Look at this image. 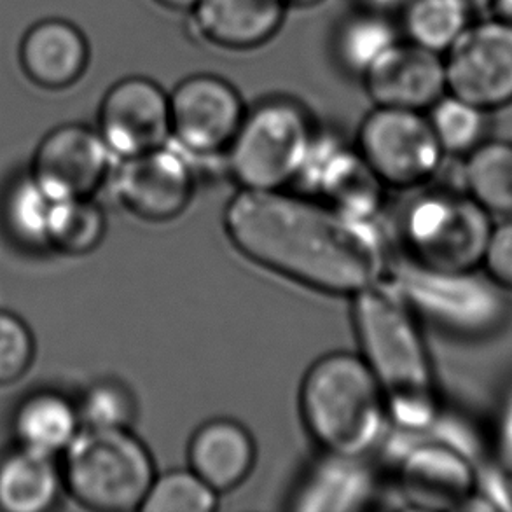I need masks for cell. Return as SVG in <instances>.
I'll use <instances>...</instances> for the list:
<instances>
[{
    "mask_svg": "<svg viewBox=\"0 0 512 512\" xmlns=\"http://www.w3.org/2000/svg\"><path fill=\"white\" fill-rule=\"evenodd\" d=\"M355 147L387 189L411 191L436 177L444 153L425 112L376 107L362 119Z\"/></svg>",
    "mask_w": 512,
    "mask_h": 512,
    "instance_id": "cell-8",
    "label": "cell"
},
{
    "mask_svg": "<svg viewBox=\"0 0 512 512\" xmlns=\"http://www.w3.org/2000/svg\"><path fill=\"white\" fill-rule=\"evenodd\" d=\"M114 161L98 130L63 125L42 139L30 175L53 200L93 198L114 172Z\"/></svg>",
    "mask_w": 512,
    "mask_h": 512,
    "instance_id": "cell-13",
    "label": "cell"
},
{
    "mask_svg": "<svg viewBox=\"0 0 512 512\" xmlns=\"http://www.w3.org/2000/svg\"><path fill=\"white\" fill-rule=\"evenodd\" d=\"M219 506V493L193 469H173L156 474L140 511L212 512Z\"/></svg>",
    "mask_w": 512,
    "mask_h": 512,
    "instance_id": "cell-29",
    "label": "cell"
},
{
    "mask_svg": "<svg viewBox=\"0 0 512 512\" xmlns=\"http://www.w3.org/2000/svg\"><path fill=\"white\" fill-rule=\"evenodd\" d=\"M76 404L81 427L132 429L137 418V399L132 388L112 378L90 385Z\"/></svg>",
    "mask_w": 512,
    "mask_h": 512,
    "instance_id": "cell-30",
    "label": "cell"
},
{
    "mask_svg": "<svg viewBox=\"0 0 512 512\" xmlns=\"http://www.w3.org/2000/svg\"><path fill=\"white\" fill-rule=\"evenodd\" d=\"M35 357L34 334L27 322L0 310V385L21 380Z\"/></svg>",
    "mask_w": 512,
    "mask_h": 512,
    "instance_id": "cell-31",
    "label": "cell"
},
{
    "mask_svg": "<svg viewBox=\"0 0 512 512\" xmlns=\"http://www.w3.org/2000/svg\"><path fill=\"white\" fill-rule=\"evenodd\" d=\"M107 219L91 198L55 200L49 219L48 247L67 256H84L104 240Z\"/></svg>",
    "mask_w": 512,
    "mask_h": 512,
    "instance_id": "cell-27",
    "label": "cell"
},
{
    "mask_svg": "<svg viewBox=\"0 0 512 512\" xmlns=\"http://www.w3.org/2000/svg\"><path fill=\"white\" fill-rule=\"evenodd\" d=\"M492 228L478 201L450 189L418 194L399 224L406 261L441 273L479 270Z\"/></svg>",
    "mask_w": 512,
    "mask_h": 512,
    "instance_id": "cell-6",
    "label": "cell"
},
{
    "mask_svg": "<svg viewBox=\"0 0 512 512\" xmlns=\"http://www.w3.org/2000/svg\"><path fill=\"white\" fill-rule=\"evenodd\" d=\"M373 472L364 457L326 453L313 464L292 495L296 511H360L373 500Z\"/></svg>",
    "mask_w": 512,
    "mask_h": 512,
    "instance_id": "cell-19",
    "label": "cell"
},
{
    "mask_svg": "<svg viewBox=\"0 0 512 512\" xmlns=\"http://www.w3.org/2000/svg\"><path fill=\"white\" fill-rule=\"evenodd\" d=\"M13 429L20 446L58 457L81 430L77 404L53 390L35 392L16 409Z\"/></svg>",
    "mask_w": 512,
    "mask_h": 512,
    "instance_id": "cell-22",
    "label": "cell"
},
{
    "mask_svg": "<svg viewBox=\"0 0 512 512\" xmlns=\"http://www.w3.org/2000/svg\"><path fill=\"white\" fill-rule=\"evenodd\" d=\"M224 228L242 256L313 291L355 296L388 268L371 222L285 189H240L226 207Z\"/></svg>",
    "mask_w": 512,
    "mask_h": 512,
    "instance_id": "cell-1",
    "label": "cell"
},
{
    "mask_svg": "<svg viewBox=\"0 0 512 512\" xmlns=\"http://www.w3.org/2000/svg\"><path fill=\"white\" fill-rule=\"evenodd\" d=\"M168 98L175 146L196 160L226 154L247 112L233 84L215 74H193L177 83Z\"/></svg>",
    "mask_w": 512,
    "mask_h": 512,
    "instance_id": "cell-9",
    "label": "cell"
},
{
    "mask_svg": "<svg viewBox=\"0 0 512 512\" xmlns=\"http://www.w3.org/2000/svg\"><path fill=\"white\" fill-rule=\"evenodd\" d=\"M444 156L465 158L488 140L490 112L446 93L425 112Z\"/></svg>",
    "mask_w": 512,
    "mask_h": 512,
    "instance_id": "cell-26",
    "label": "cell"
},
{
    "mask_svg": "<svg viewBox=\"0 0 512 512\" xmlns=\"http://www.w3.org/2000/svg\"><path fill=\"white\" fill-rule=\"evenodd\" d=\"M465 193L488 214L512 217V142L485 140L465 156Z\"/></svg>",
    "mask_w": 512,
    "mask_h": 512,
    "instance_id": "cell-23",
    "label": "cell"
},
{
    "mask_svg": "<svg viewBox=\"0 0 512 512\" xmlns=\"http://www.w3.org/2000/svg\"><path fill=\"white\" fill-rule=\"evenodd\" d=\"M500 450L507 465L512 464V392L502 408L499 423Z\"/></svg>",
    "mask_w": 512,
    "mask_h": 512,
    "instance_id": "cell-33",
    "label": "cell"
},
{
    "mask_svg": "<svg viewBox=\"0 0 512 512\" xmlns=\"http://www.w3.org/2000/svg\"><path fill=\"white\" fill-rule=\"evenodd\" d=\"M397 483L404 500L425 511L469 509L479 497L472 458L441 439L413 444L399 460Z\"/></svg>",
    "mask_w": 512,
    "mask_h": 512,
    "instance_id": "cell-15",
    "label": "cell"
},
{
    "mask_svg": "<svg viewBox=\"0 0 512 512\" xmlns=\"http://www.w3.org/2000/svg\"><path fill=\"white\" fill-rule=\"evenodd\" d=\"M62 490V464L55 455L18 444L0 457V511H49L60 500Z\"/></svg>",
    "mask_w": 512,
    "mask_h": 512,
    "instance_id": "cell-21",
    "label": "cell"
},
{
    "mask_svg": "<svg viewBox=\"0 0 512 512\" xmlns=\"http://www.w3.org/2000/svg\"><path fill=\"white\" fill-rule=\"evenodd\" d=\"M320 2H322V0H287V6L308 9V7L317 6Z\"/></svg>",
    "mask_w": 512,
    "mask_h": 512,
    "instance_id": "cell-39",
    "label": "cell"
},
{
    "mask_svg": "<svg viewBox=\"0 0 512 512\" xmlns=\"http://www.w3.org/2000/svg\"><path fill=\"white\" fill-rule=\"evenodd\" d=\"M98 132L116 160L167 146L172 140L167 91L149 77L121 79L105 93Z\"/></svg>",
    "mask_w": 512,
    "mask_h": 512,
    "instance_id": "cell-12",
    "label": "cell"
},
{
    "mask_svg": "<svg viewBox=\"0 0 512 512\" xmlns=\"http://www.w3.org/2000/svg\"><path fill=\"white\" fill-rule=\"evenodd\" d=\"M499 493L506 500V509H512V464L507 465L506 476L500 479Z\"/></svg>",
    "mask_w": 512,
    "mask_h": 512,
    "instance_id": "cell-38",
    "label": "cell"
},
{
    "mask_svg": "<svg viewBox=\"0 0 512 512\" xmlns=\"http://www.w3.org/2000/svg\"><path fill=\"white\" fill-rule=\"evenodd\" d=\"M355 2L362 11L390 16V13H394V11H401V7L404 6L406 0H355Z\"/></svg>",
    "mask_w": 512,
    "mask_h": 512,
    "instance_id": "cell-34",
    "label": "cell"
},
{
    "mask_svg": "<svg viewBox=\"0 0 512 512\" xmlns=\"http://www.w3.org/2000/svg\"><path fill=\"white\" fill-rule=\"evenodd\" d=\"M492 16L512 25V0H493Z\"/></svg>",
    "mask_w": 512,
    "mask_h": 512,
    "instance_id": "cell-37",
    "label": "cell"
},
{
    "mask_svg": "<svg viewBox=\"0 0 512 512\" xmlns=\"http://www.w3.org/2000/svg\"><path fill=\"white\" fill-rule=\"evenodd\" d=\"M285 4H287V0H285Z\"/></svg>",
    "mask_w": 512,
    "mask_h": 512,
    "instance_id": "cell-40",
    "label": "cell"
},
{
    "mask_svg": "<svg viewBox=\"0 0 512 512\" xmlns=\"http://www.w3.org/2000/svg\"><path fill=\"white\" fill-rule=\"evenodd\" d=\"M394 284L418 317L460 338L490 336L507 319L504 291L485 271L441 273L404 259Z\"/></svg>",
    "mask_w": 512,
    "mask_h": 512,
    "instance_id": "cell-7",
    "label": "cell"
},
{
    "mask_svg": "<svg viewBox=\"0 0 512 512\" xmlns=\"http://www.w3.org/2000/svg\"><path fill=\"white\" fill-rule=\"evenodd\" d=\"M360 79L376 107L427 112L448 93L444 55L406 39L388 48Z\"/></svg>",
    "mask_w": 512,
    "mask_h": 512,
    "instance_id": "cell-16",
    "label": "cell"
},
{
    "mask_svg": "<svg viewBox=\"0 0 512 512\" xmlns=\"http://www.w3.org/2000/svg\"><path fill=\"white\" fill-rule=\"evenodd\" d=\"M448 93L493 112L512 104V25L497 16L472 21L444 53Z\"/></svg>",
    "mask_w": 512,
    "mask_h": 512,
    "instance_id": "cell-10",
    "label": "cell"
},
{
    "mask_svg": "<svg viewBox=\"0 0 512 512\" xmlns=\"http://www.w3.org/2000/svg\"><path fill=\"white\" fill-rule=\"evenodd\" d=\"M317 128L305 105L289 97H268L247 109L226 151L231 179L240 189L278 191L298 182Z\"/></svg>",
    "mask_w": 512,
    "mask_h": 512,
    "instance_id": "cell-5",
    "label": "cell"
},
{
    "mask_svg": "<svg viewBox=\"0 0 512 512\" xmlns=\"http://www.w3.org/2000/svg\"><path fill=\"white\" fill-rule=\"evenodd\" d=\"M360 355L380 385L390 422L425 434L439 420V394L418 315L394 282L380 280L353 296Z\"/></svg>",
    "mask_w": 512,
    "mask_h": 512,
    "instance_id": "cell-2",
    "label": "cell"
},
{
    "mask_svg": "<svg viewBox=\"0 0 512 512\" xmlns=\"http://www.w3.org/2000/svg\"><path fill=\"white\" fill-rule=\"evenodd\" d=\"M62 455L65 490L91 511H140L156 478L153 453L132 429L81 427Z\"/></svg>",
    "mask_w": 512,
    "mask_h": 512,
    "instance_id": "cell-4",
    "label": "cell"
},
{
    "mask_svg": "<svg viewBox=\"0 0 512 512\" xmlns=\"http://www.w3.org/2000/svg\"><path fill=\"white\" fill-rule=\"evenodd\" d=\"M285 0H198L189 11L201 41L228 51L268 44L284 25Z\"/></svg>",
    "mask_w": 512,
    "mask_h": 512,
    "instance_id": "cell-17",
    "label": "cell"
},
{
    "mask_svg": "<svg viewBox=\"0 0 512 512\" xmlns=\"http://www.w3.org/2000/svg\"><path fill=\"white\" fill-rule=\"evenodd\" d=\"M312 198L341 214L371 222L385 203L387 186L378 179L357 147L317 132L305 168L299 175Z\"/></svg>",
    "mask_w": 512,
    "mask_h": 512,
    "instance_id": "cell-14",
    "label": "cell"
},
{
    "mask_svg": "<svg viewBox=\"0 0 512 512\" xmlns=\"http://www.w3.org/2000/svg\"><path fill=\"white\" fill-rule=\"evenodd\" d=\"M55 200L32 177L14 180L2 203L7 231L25 247H48L49 219ZM49 249V247H48Z\"/></svg>",
    "mask_w": 512,
    "mask_h": 512,
    "instance_id": "cell-28",
    "label": "cell"
},
{
    "mask_svg": "<svg viewBox=\"0 0 512 512\" xmlns=\"http://www.w3.org/2000/svg\"><path fill=\"white\" fill-rule=\"evenodd\" d=\"M90 46L83 32L65 20H46L28 30L21 44V63L34 83L65 88L83 76Z\"/></svg>",
    "mask_w": 512,
    "mask_h": 512,
    "instance_id": "cell-20",
    "label": "cell"
},
{
    "mask_svg": "<svg viewBox=\"0 0 512 512\" xmlns=\"http://www.w3.org/2000/svg\"><path fill=\"white\" fill-rule=\"evenodd\" d=\"M460 2L469 9V13L472 14L474 20L492 14L493 0H460Z\"/></svg>",
    "mask_w": 512,
    "mask_h": 512,
    "instance_id": "cell-35",
    "label": "cell"
},
{
    "mask_svg": "<svg viewBox=\"0 0 512 512\" xmlns=\"http://www.w3.org/2000/svg\"><path fill=\"white\" fill-rule=\"evenodd\" d=\"M399 13L406 41L441 55L474 21L460 0H406Z\"/></svg>",
    "mask_w": 512,
    "mask_h": 512,
    "instance_id": "cell-24",
    "label": "cell"
},
{
    "mask_svg": "<svg viewBox=\"0 0 512 512\" xmlns=\"http://www.w3.org/2000/svg\"><path fill=\"white\" fill-rule=\"evenodd\" d=\"M397 41L399 35L390 16L359 9L341 21L334 35V55L346 72L362 77Z\"/></svg>",
    "mask_w": 512,
    "mask_h": 512,
    "instance_id": "cell-25",
    "label": "cell"
},
{
    "mask_svg": "<svg viewBox=\"0 0 512 512\" xmlns=\"http://www.w3.org/2000/svg\"><path fill=\"white\" fill-rule=\"evenodd\" d=\"M114 193L119 203L146 222H170L186 212L196 191L189 154L163 146L118 160Z\"/></svg>",
    "mask_w": 512,
    "mask_h": 512,
    "instance_id": "cell-11",
    "label": "cell"
},
{
    "mask_svg": "<svg viewBox=\"0 0 512 512\" xmlns=\"http://www.w3.org/2000/svg\"><path fill=\"white\" fill-rule=\"evenodd\" d=\"M187 458L189 469L221 495L249 479L257 460L256 441L242 423L215 418L194 432Z\"/></svg>",
    "mask_w": 512,
    "mask_h": 512,
    "instance_id": "cell-18",
    "label": "cell"
},
{
    "mask_svg": "<svg viewBox=\"0 0 512 512\" xmlns=\"http://www.w3.org/2000/svg\"><path fill=\"white\" fill-rule=\"evenodd\" d=\"M481 268L502 291H512V217L493 226Z\"/></svg>",
    "mask_w": 512,
    "mask_h": 512,
    "instance_id": "cell-32",
    "label": "cell"
},
{
    "mask_svg": "<svg viewBox=\"0 0 512 512\" xmlns=\"http://www.w3.org/2000/svg\"><path fill=\"white\" fill-rule=\"evenodd\" d=\"M154 2L177 13H189L198 4V0H154Z\"/></svg>",
    "mask_w": 512,
    "mask_h": 512,
    "instance_id": "cell-36",
    "label": "cell"
},
{
    "mask_svg": "<svg viewBox=\"0 0 512 512\" xmlns=\"http://www.w3.org/2000/svg\"><path fill=\"white\" fill-rule=\"evenodd\" d=\"M299 409L310 436L326 453L366 457L390 420L380 385L362 355L333 352L306 371Z\"/></svg>",
    "mask_w": 512,
    "mask_h": 512,
    "instance_id": "cell-3",
    "label": "cell"
}]
</instances>
